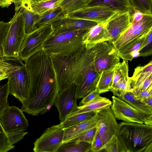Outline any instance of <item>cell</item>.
Segmentation results:
<instances>
[{
  "mask_svg": "<svg viewBox=\"0 0 152 152\" xmlns=\"http://www.w3.org/2000/svg\"><path fill=\"white\" fill-rule=\"evenodd\" d=\"M29 82L26 108L36 114H44L54 104L59 92L56 76L50 56L43 49L25 61Z\"/></svg>",
  "mask_w": 152,
  "mask_h": 152,
  "instance_id": "1",
  "label": "cell"
},
{
  "mask_svg": "<svg viewBox=\"0 0 152 152\" xmlns=\"http://www.w3.org/2000/svg\"><path fill=\"white\" fill-rule=\"evenodd\" d=\"M55 71L59 91L73 83L76 85L77 98H83L96 89L100 75L96 70L91 48L68 56H50Z\"/></svg>",
  "mask_w": 152,
  "mask_h": 152,
  "instance_id": "2",
  "label": "cell"
},
{
  "mask_svg": "<svg viewBox=\"0 0 152 152\" xmlns=\"http://www.w3.org/2000/svg\"><path fill=\"white\" fill-rule=\"evenodd\" d=\"M117 135L127 152H152V125L122 122Z\"/></svg>",
  "mask_w": 152,
  "mask_h": 152,
  "instance_id": "3",
  "label": "cell"
},
{
  "mask_svg": "<svg viewBox=\"0 0 152 152\" xmlns=\"http://www.w3.org/2000/svg\"><path fill=\"white\" fill-rule=\"evenodd\" d=\"M89 29L52 34L44 44V49L50 56H68L75 55L85 47L83 37Z\"/></svg>",
  "mask_w": 152,
  "mask_h": 152,
  "instance_id": "4",
  "label": "cell"
},
{
  "mask_svg": "<svg viewBox=\"0 0 152 152\" xmlns=\"http://www.w3.org/2000/svg\"><path fill=\"white\" fill-rule=\"evenodd\" d=\"M15 11L14 15L9 21L10 26L3 44L5 59L18 58L20 48L26 36L24 17L18 8L15 7Z\"/></svg>",
  "mask_w": 152,
  "mask_h": 152,
  "instance_id": "5",
  "label": "cell"
},
{
  "mask_svg": "<svg viewBox=\"0 0 152 152\" xmlns=\"http://www.w3.org/2000/svg\"><path fill=\"white\" fill-rule=\"evenodd\" d=\"M17 63H12L8 70V83L10 94L13 95L22 103L29 99V82L24 63L17 58Z\"/></svg>",
  "mask_w": 152,
  "mask_h": 152,
  "instance_id": "6",
  "label": "cell"
},
{
  "mask_svg": "<svg viewBox=\"0 0 152 152\" xmlns=\"http://www.w3.org/2000/svg\"><path fill=\"white\" fill-rule=\"evenodd\" d=\"M54 32L51 23L38 27L26 35L18 52V58L24 62L36 53L44 49V45Z\"/></svg>",
  "mask_w": 152,
  "mask_h": 152,
  "instance_id": "7",
  "label": "cell"
},
{
  "mask_svg": "<svg viewBox=\"0 0 152 152\" xmlns=\"http://www.w3.org/2000/svg\"><path fill=\"white\" fill-rule=\"evenodd\" d=\"M94 66L100 75L104 71L113 69L120 62V57L112 42L106 41L91 46Z\"/></svg>",
  "mask_w": 152,
  "mask_h": 152,
  "instance_id": "8",
  "label": "cell"
},
{
  "mask_svg": "<svg viewBox=\"0 0 152 152\" xmlns=\"http://www.w3.org/2000/svg\"><path fill=\"white\" fill-rule=\"evenodd\" d=\"M152 28V15H144L137 21H131L129 27L112 43L118 53L147 34Z\"/></svg>",
  "mask_w": 152,
  "mask_h": 152,
  "instance_id": "9",
  "label": "cell"
},
{
  "mask_svg": "<svg viewBox=\"0 0 152 152\" xmlns=\"http://www.w3.org/2000/svg\"><path fill=\"white\" fill-rule=\"evenodd\" d=\"M112 99L111 108L116 119L126 122L152 125V115L143 114L118 97L113 96Z\"/></svg>",
  "mask_w": 152,
  "mask_h": 152,
  "instance_id": "10",
  "label": "cell"
},
{
  "mask_svg": "<svg viewBox=\"0 0 152 152\" xmlns=\"http://www.w3.org/2000/svg\"><path fill=\"white\" fill-rule=\"evenodd\" d=\"M63 129L59 124L47 129L34 143V152H57L63 142Z\"/></svg>",
  "mask_w": 152,
  "mask_h": 152,
  "instance_id": "11",
  "label": "cell"
},
{
  "mask_svg": "<svg viewBox=\"0 0 152 152\" xmlns=\"http://www.w3.org/2000/svg\"><path fill=\"white\" fill-rule=\"evenodd\" d=\"M23 112L17 107L9 106L0 115V123L7 135L27 129L28 121Z\"/></svg>",
  "mask_w": 152,
  "mask_h": 152,
  "instance_id": "12",
  "label": "cell"
},
{
  "mask_svg": "<svg viewBox=\"0 0 152 152\" xmlns=\"http://www.w3.org/2000/svg\"><path fill=\"white\" fill-rule=\"evenodd\" d=\"M118 13L113 9L103 6H85L65 16L75 18L93 21L98 23L107 22Z\"/></svg>",
  "mask_w": 152,
  "mask_h": 152,
  "instance_id": "13",
  "label": "cell"
},
{
  "mask_svg": "<svg viewBox=\"0 0 152 152\" xmlns=\"http://www.w3.org/2000/svg\"><path fill=\"white\" fill-rule=\"evenodd\" d=\"M76 85L73 83L66 88L59 91L54 104L59 114V119L63 121L69 114L77 110Z\"/></svg>",
  "mask_w": 152,
  "mask_h": 152,
  "instance_id": "14",
  "label": "cell"
},
{
  "mask_svg": "<svg viewBox=\"0 0 152 152\" xmlns=\"http://www.w3.org/2000/svg\"><path fill=\"white\" fill-rule=\"evenodd\" d=\"M97 114L99 120L97 132L106 145L114 136L117 135L118 124L111 107L99 111Z\"/></svg>",
  "mask_w": 152,
  "mask_h": 152,
  "instance_id": "15",
  "label": "cell"
},
{
  "mask_svg": "<svg viewBox=\"0 0 152 152\" xmlns=\"http://www.w3.org/2000/svg\"><path fill=\"white\" fill-rule=\"evenodd\" d=\"M98 23L93 21L72 18L64 15L51 23L54 30L52 35L90 28Z\"/></svg>",
  "mask_w": 152,
  "mask_h": 152,
  "instance_id": "16",
  "label": "cell"
},
{
  "mask_svg": "<svg viewBox=\"0 0 152 152\" xmlns=\"http://www.w3.org/2000/svg\"><path fill=\"white\" fill-rule=\"evenodd\" d=\"M129 12L118 13L106 23L109 41L112 43L115 42L130 26L131 21Z\"/></svg>",
  "mask_w": 152,
  "mask_h": 152,
  "instance_id": "17",
  "label": "cell"
},
{
  "mask_svg": "<svg viewBox=\"0 0 152 152\" xmlns=\"http://www.w3.org/2000/svg\"><path fill=\"white\" fill-rule=\"evenodd\" d=\"M109 41L106 23H98L90 28L83 37V42L86 48L96 43Z\"/></svg>",
  "mask_w": 152,
  "mask_h": 152,
  "instance_id": "18",
  "label": "cell"
},
{
  "mask_svg": "<svg viewBox=\"0 0 152 152\" xmlns=\"http://www.w3.org/2000/svg\"><path fill=\"white\" fill-rule=\"evenodd\" d=\"M28 9L40 15L59 6L63 0H16Z\"/></svg>",
  "mask_w": 152,
  "mask_h": 152,
  "instance_id": "19",
  "label": "cell"
},
{
  "mask_svg": "<svg viewBox=\"0 0 152 152\" xmlns=\"http://www.w3.org/2000/svg\"><path fill=\"white\" fill-rule=\"evenodd\" d=\"M99 120L97 113L91 118L64 128L63 142H66L77 135L90 128L96 126Z\"/></svg>",
  "mask_w": 152,
  "mask_h": 152,
  "instance_id": "20",
  "label": "cell"
},
{
  "mask_svg": "<svg viewBox=\"0 0 152 152\" xmlns=\"http://www.w3.org/2000/svg\"><path fill=\"white\" fill-rule=\"evenodd\" d=\"M96 6L107 7L120 13L129 12L132 7L129 0H89L86 6Z\"/></svg>",
  "mask_w": 152,
  "mask_h": 152,
  "instance_id": "21",
  "label": "cell"
},
{
  "mask_svg": "<svg viewBox=\"0 0 152 152\" xmlns=\"http://www.w3.org/2000/svg\"><path fill=\"white\" fill-rule=\"evenodd\" d=\"M112 103V102L109 99L99 95L88 103L79 106L77 110L73 112L67 117L83 112L91 111L98 112L104 109L111 107Z\"/></svg>",
  "mask_w": 152,
  "mask_h": 152,
  "instance_id": "22",
  "label": "cell"
},
{
  "mask_svg": "<svg viewBox=\"0 0 152 152\" xmlns=\"http://www.w3.org/2000/svg\"><path fill=\"white\" fill-rule=\"evenodd\" d=\"M15 7L18 8L23 15L25 18V32L27 35L36 29L39 15L28 9L17 2L14 1Z\"/></svg>",
  "mask_w": 152,
  "mask_h": 152,
  "instance_id": "23",
  "label": "cell"
},
{
  "mask_svg": "<svg viewBox=\"0 0 152 152\" xmlns=\"http://www.w3.org/2000/svg\"><path fill=\"white\" fill-rule=\"evenodd\" d=\"M152 75V61L144 66H139L134 69L132 76L129 80L132 89Z\"/></svg>",
  "mask_w": 152,
  "mask_h": 152,
  "instance_id": "24",
  "label": "cell"
},
{
  "mask_svg": "<svg viewBox=\"0 0 152 152\" xmlns=\"http://www.w3.org/2000/svg\"><path fill=\"white\" fill-rule=\"evenodd\" d=\"M143 114L152 115V107L146 104L143 102L136 99L132 90L126 91L120 97Z\"/></svg>",
  "mask_w": 152,
  "mask_h": 152,
  "instance_id": "25",
  "label": "cell"
},
{
  "mask_svg": "<svg viewBox=\"0 0 152 152\" xmlns=\"http://www.w3.org/2000/svg\"><path fill=\"white\" fill-rule=\"evenodd\" d=\"M65 15L64 11L60 6L48 10L39 15L37 28L51 24Z\"/></svg>",
  "mask_w": 152,
  "mask_h": 152,
  "instance_id": "26",
  "label": "cell"
},
{
  "mask_svg": "<svg viewBox=\"0 0 152 152\" xmlns=\"http://www.w3.org/2000/svg\"><path fill=\"white\" fill-rule=\"evenodd\" d=\"M91 144L81 141L65 142L62 143L57 152H91Z\"/></svg>",
  "mask_w": 152,
  "mask_h": 152,
  "instance_id": "27",
  "label": "cell"
},
{
  "mask_svg": "<svg viewBox=\"0 0 152 152\" xmlns=\"http://www.w3.org/2000/svg\"><path fill=\"white\" fill-rule=\"evenodd\" d=\"M98 112L91 111L73 114L66 117L59 124L63 129L66 128L91 118Z\"/></svg>",
  "mask_w": 152,
  "mask_h": 152,
  "instance_id": "28",
  "label": "cell"
},
{
  "mask_svg": "<svg viewBox=\"0 0 152 152\" xmlns=\"http://www.w3.org/2000/svg\"><path fill=\"white\" fill-rule=\"evenodd\" d=\"M149 31L137 40L118 53V54L120 58L123 61H131L134 57L135 53L136 52H138Z\"/></svg>",
  "mask_w": 152,
  "mask_h": 152,
  "instance_id": "29",
  "label": "cell"
},
{
  "mask_svg": "<svg viewBox=\"0 0 152 152\" xmlns=\"http://www.w3.org/2000/svg\"><path fill=\"white\" fill-rule=\"evenodd\" d=\"M114 70V68L101 72L96 86V89L100 94L110 91L112 86Z\"/></svg>",
  "mask_w": 152,
  "mask_h": 152,
  "instance_id": "30",
  "label": "cell"
},
{
  "mask_svg": "<svg viewBox=\"0 0 152 152\" xmlns=\"http://www.w3.org/2000/svg\"><path fill=\"white\" fill-rule=\"evenodd\" d=\"M89 0H63L59 6L65 14L86 6Z\"/></svg>",
  "mask_w": 152,
  "mask_h": 152,
  "instance_id": "31",
  "label": "cell"
},
{
  "mask_svg": "<svg viewBox=\"0 0 152 152\" xmlns=\"http://www.w3.org/2000/svg\"><path fill=\"white\" fill-rule=\"evenodd\" d=\"M128 61H123V62H119L117 64L114 68L111 88L113 87L120 79L128 77Z\"/></svg>",
  "mask_w": 152,
  "mask_h": 152,
  "instance_id": "32",
  "label": "cell"
},
{
  "mask_svg": "<svg viewBox=\"0 0 152 152\" xmlns=\"http://www.w3.org/2000/svg\"><path fill=\"white\" fill-rule=\"evenodd\" d=\"M129 90H132V88L128 76L119 80L110 91H111L115 96L119 98L126 91Z\"/></svg>",
  "mask_w": 152,
  "mask_h": 152,
  "instance_id": "33",
  "label": "cell"
},
{
  "mask_svg": "<svg viewBox=\"0 0 152 152\" xmlns=\"http://www.w3.org/2000/svg\"><path fill=\"white\" fill-rule=\"evenodd\" d=\"M132 8L144 14L152 15V0H129Z\"/></svg>",
  "mask_w": 152,
  "mask_h": 152,
  "instance_id": "34",
  "label": "cell"
},
{
  "mask_svg": "<svg viewBox=\"0 0 152 152\" xmlns=\"http://www.w3.org/2000/svg\"><path fill=\"white\" fill-rule=\"evenodd\" d=\"M102 151L107 152H127L117 135L114 136L106 144Z\"/></svg>",
  "mask_w": 152,
  "mask_h": 152,
  "instance_id": "35",
  "label": "cell"
},
{
  "mask_svg": "<svg viewBox=\"0 0 152 152\" xmlns=\"http://www.w3.org/2000/svg\"><path fill=\"white\" fill-rule=\"evenodd\" d=\"M97 125L79 134L67 141H81L91 144L97 132Z\"/></svg>",
  "mask_w": 152,
  "mask_h": 152,
  "instance_id": "36",
  "label": "cell"
},
{
  "mask_svg": "<svg viewBox=\"0 0 152 152\" xmlns=\"http://www.w3.org/2000/svg\"><path fill=\"white\" fill-rule=\"evenodd\" d=\"M9 94V88L7 82L0 86V115L9 106L7 101Z\"/></svg>",
  "mask_w": 152,
  "mask_h": 152,
  "instance_id": "37",
  "label": "cell"
},
{
  "mask_svg": "<svg viewBox=\"0 0 152 152\" xmlns=\"http://www.w3.org/2000/svg\"><path fill=\"white\" fill-rule=\"evenodd\" d=\"M152 28L149 32L146 38L138 51V56H147L152 54Z\"/></svg>",
  "mask_w": 152,
  "mask_h": 152,
  "instance_id": "38",
  "label": "cell"
},
{
  "mask_svg": "<svg viewBox=\"0 0 152 152\" xmlns=\"http://www.w3.org/2000/svg\"><path fill=\"white\" fill-rule=\"evenodd\" d=\"M11 143L9 137L0 123V152H7L15 148Z\"/></svg>",
  "mask_w": 152,
  "mask_h": 152,
  "instance_id": "39",
  "label": "cell"
},
{
  "mask_svg": "<svg viewBox=\"0 0 152 152\" xmlns=\"http://www.w3.org/2000/svg\"><path fill=\"white\" fill-rule=\"evenodd\" d=\"M10 26V23L0 21V58H3V45Z\"/></svg>",
  "mask_w": 152,
  "mask_h": 152,
  "instance_id": "40",
  "label": "cell"
},
{
  "mask_svg": "<svg viewBox=\"0 0 152 152\" xmlns=\"http://www.w3.org/2000/svg\"><path fill=\"white\" fill-rule=\"evenodd\" d=\"M105 145L97 132L91 144V152L102 151Z\"/></svg>",
  "mask_w": 152,
  "mask_h": 152,
  "instance_id": "41",
  "label": "cell"
},
{
  "mask_svg": "<svg viewBox=\"0 0 152 152\" xmlns=\"http://www.w3.org/2000/svg\"><path fill=\"white\" fill-rule=\"evenodd\" d=\"M152 85V75L141 82L139 84L134 87L132 91L134 94L145 90Z\"/></svg>",
  "mask_w": 152,
  "mask_h": 152,
  "instance_id": "42",
  "label": "cell"
},
{
  "mask_svg": "<svg viewBox=\"0 0 152 152\" xmlns=\"http://www.w3.org/2000/svg\"><path fill=\"white\" fill-rule=\"evenodd\" d=\"M100 94L99 93L98 90H95L92 91L84 97L79 103V106H81L86 104L92 101L97 96L100 95Z\"/></svg>",
  "mask_w": 152,
  "mask_h": 152,
  "instance_id": "43",
  "label": "cell"
},
{
  "mask_svg": "<svg viewBox=\"0 0 152 152\" xmlns=\"http://www.w3.org/2000/svg\"><path fill=\"white\" fill-rule=\"evenodd\" d=\"M134 95L136 99L143 102L145 99L152 95V85L147 89Z\"/></svg>",
  "mask_w": 152,
  "mask_h": 152,
  "instance_id": "44",
  "label": "cell"
},
{
  "mask_svg": "<svg viewBox=\"0 0 152 152\" xmlns=\"http://www.w3.org/2000/svg\"><path fill=\"white\" fill-rule=\"evenodd\" d=\"M129 12L131 21H139L142 19L145 15L138 10H134L132 7Z\"/></svg>",
  "mask_w": 152,
  "mask_h": 152,
  "instance_id": "45",
  "label": "cell"
},
{
  "mask_svg": "<svg viewBox=\"0 0 152 152\" xmlns=\"http://www.w3.org/2000/svg\"><path fill=\"white\" fill-rule=\"evenodd\" d=\"M15 0H0V7L8 8Z\"/></svg>",
  "mask_w": 152,
  "mask_h": 152,
  "instance_id": "46",
  "label": "cell"
},
{
  "mask_svg": "<svg viewBox=\"0 0 152 152\" xmlns=\"http://www.w3.org/2000/svg\"><path fill=\"white\" fill-rule=\"evenodd\" d=\"M12 65L11 63H10L4 58H0V69L9 68Z\"/></svg>",
  "mask_w": 152,
  "mask_h": 152,
  "instance_id": "47",
  "label": "cell"
},
{
  "mask_svg": "<svg viewBox=\"0 0 152 152\" xmlns=\"http://www.w3.org/2000/svg\"><path fill=\"white\" fill-rule=\"evenodd\" d=\"M9 68L0 69V81L7 78L8 70Z\"/></svg>",
  "mask_w": 152,
  "mask_h": 152,
  "instance_id": "48",
  "label": "cell"
},
{
  "mask_svg": "<svg viewBox=\"0 0 152 152\" xmlns=\"http://www.w3.org/2000/svg\"><path fill=\"white\" fill-rule=\"evenodd\" d=\"M143 102L147 105L152 107V95L145 99Z\"/></svg>",
  "mask_w": 152,
  "mask_h": 152,
  "instance_id": "49",
  "label": "cell"
},
{
  "mask_svg": "<svg viewBox=\"0 0 152 152\" xmlns=\"http://www.w3.org/2000/svg\"><path fill=\"white\" fill-rule=\"evenodd\" d=\"M34 0L37 1H40V0Z\"/></svg>",
  "mask_w": 152,
  "mask_h": 152,
  "instance_id": "50",
  "label": "cell"
}]
</instances>
